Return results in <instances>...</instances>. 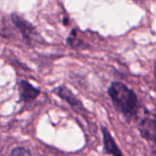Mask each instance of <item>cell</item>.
<instances>
[{"label": "cell", "mask_w": 156, "mask_h": 156, "mask_svg": "<svg viewBox=\"0 0 156 156\" xmlns=\"http://www.w3.org/2000/svg\"><path fill=\"white\" fill-rule=\"evenodd\" d=\"M1 149H2V146H1V142H0V152H1Z\"/></svg>", "instance_id": "30bf717a"}, {"label": "cell", "mask_w": 156, "mask_h": 156, "mask_svg": "<svg viewBox=\"0 0 156 156\" xmlns=\"http://www.w3.org/2000/svg\"><path fill=\"white\" fill-rule=\"evenodd\" d=\"M11 20L16 26V28L19 30V31L21 33L24 41L28 44H31L33 36L36 33V28L33 26L30 21L25 20L21 15L14 12L10 15Z\"/></svg>", "instance_id": "3957f363"}, {"label": "cell", "mask_w": 156, "mask_h": 156, "mask_svg": "<svg viewBox=\"0 0 156 156\" xmlns=\"http://www.w3.org/2000/svg\"><path fill=\"white\" fill-rule=\"evenodd\" d=\"M19 94L20 101L28 103L35 100L41 94V90L27 80H20L19 83Z\"/></svg>", "instance_id": "5b68a950"}, {"label": "cell", "mask_w": 156, "mask_h": 156, "mask_svg": "<svg viewBox=\"0 0 156 156\" xmlns=\"http://www.w3.org/2000/svg\"><path fill=\"white\" fill-rule=\"evenodd\" d=\"M102 133L104 137V145H105V150L107 151L108 153L113 155V156H123L122 152L117 146L114 139L112 138L111 134L108 130L106 127H102Z\"/></svg>", "instance_id": "8992f818"}, {"label": "cell", "mask_w": 156, "mask_h": 156, "mask_svg": "<svg viewBox=\"0 0 156 156\" xmlns=\"http://www.w3.org/2000/svg\"><path fill=\"white\" fill-rule=\"evenodd\" d=\"M62 24L64 25V26H68L69 25V20H68V18H63L62 19Z\"/></svg>", "instance_id": "9c48e42d"}, {"label": "cell", "mask_w": 156, "mask_h": 156, "mask_svg": "<svg viewBox=\"0 0 156 156\" xmlns=\"http://www.w3.org/2000/svg\"><path fill=\"white\" fill-rule=\"evenodd\" d=\"M66 42L73 48L75 49H85L87 48V44L83 41V40L79 39L77 36V30H72L69 37L66 40Z\"/></svg>", "instance_id": "52a82bcc"}, {"label": "cell", "mask_w": 156, "mask_h": 156, "mask_svg": "<svg viewBox=\"0 0 156 156\" xmlns=\"http://www.w3.org/2000/svg\"><path fill=\"white\" fill-rule=\"evenodd\" d=\"M140 135L150 142L153 153L156 154V113L151 118L143 119L139 126Z\"/></svg>", "instance_id": "7a4b0ae2"}, {"label": "cell", "mask_w": 156, "mask_h": 156, "mask_svg": "<svg viewBox=\"0 0 156 156\" xmlns=\"http://www.w3.org/2000/svg\"><path fill=\"white\" fill-rule=\"evenodd\" d=\"M54 93L62 100H64L65 102H67L74 110H76L77 112H82L85 110L83 103L78 99L73 93L72 91L67 88L64 86H61L59 87H57L54 90Z\"/></svg>", "instance_id": "277c9868"}, {"label": "cell", "mask_w": 156, "mask_h": 156, "mask_svg": "<svg viewBox=\"0 0 156 156\" xmlns=\"http://www.w3.org/2000/svg\"><path fill=\"white\" fill-rule=\"evenodd\" d=\"M11 156H31L30 151L24 147H16L11 151Z\"/></svg>", "instance_id": "ba28073f"}, {"label": "cell", "mask_w": 156, "mask_h": 156, "mask_svg": "<svg viewBox=\"0 0 156 156\" xmlns=\"http://www.w3.org/2000/svg\"><path fill=\"white\" fill-rule=\"evenodd\" d=\"M108 93L117 110L127 119H130L138 115L140 105L133 90L120 82H113L109 86Z\"/></svg>", "instance_id": "6da1fadb"}]
</instances>
